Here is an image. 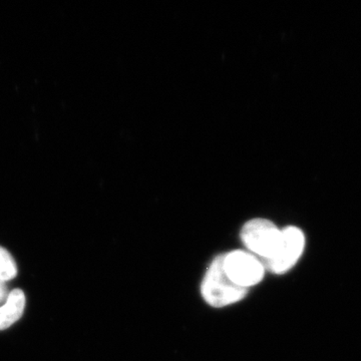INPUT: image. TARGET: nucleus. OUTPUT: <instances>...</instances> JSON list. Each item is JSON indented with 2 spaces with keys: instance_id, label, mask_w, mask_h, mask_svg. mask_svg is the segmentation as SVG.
<instances>
[{
  "instance_id": "nucleus-1",
  "label": "nucleus",
  "mask_w": 361,
  "mask_h": 361,
  "mask_svg": "<svg viewBox=\"0 0 361 361\" xmlns=\"http://www.w3.org/2000/svg\"><path fill=\"white\" fill-rule=\"evenodd\" d=\"M248 291L231 281L223 267V254L216 256L209 265L201 284V294L208 305L226 307L245 298Z\"/></svg>"
},
{
  "instance_id": "nucleus-2",
  "label": "nucleus",
  "mask_w": 361,
  "mask_h": 361,
  "mask_svg": "<svg viewBox=\"0 0 361 361\" xmlns=\"http://www.w3.org/2000/svg\"><path fill=\"white\" fill-rule=\"evenodd\" d=\"M223 267L231 281L247 290L260 283L265 276L263 261L245 250L223 254Z\"/></svg>"
},
{
  "instance_id": "nucleus-3",
  "label": "nucleus",
  "mask_w": 361,
  "mask_h": 361,
  "mask_svg": "<svg viewBox=\"0 0 361 361\" xmlns=\"http://www.w3.org/2000/svg\"><path fill=\"white\" fill-rule=\"evenodd\" d=\"M305 248V236L299 228L290 227L281 230L276 249L270 258L263 261L266 270L274 274L288 272L298 262Z\"/></svg>"
},
{
  "instance_id": "nucleus-4",
  "label": "nucleus",
  "mask_w": 361,
  "mask_h": 361,
  "mask_svg": "<svg viewBox=\"0 0 361 361\" xmlns=\"http://www.w3.org/2000/svg\"><path fill=\"white\" fill-rule=\"evenodd\" d=\"M281 230L269 220L253 219L247 222L241 230V239L247 250L261 260L272 256L279 242Z\"/></svg>"
},
{
  "instance_id": "nucleus-5",
  "label": "nucleus",
  "mask_w": 361,
  "mask_h": 361,
  "mask_svg": "<svg viewBox=\"0 0 361 361\" xmlns=\"http://www.w3.org/2000/svg\"><path fill=\"white\" fill-rule=\"evenodd\" d=\"M25 307V295L20 289L11 291L6 303L0 307V330L11 327L23 316Z\"/></svg>"
},
{
  "instance_id": "nucleus-6",
  "label": "nucleus",
  "mask_w": 361,
  "mask_h": 361,
  "mask_svg": "<svg viewBox=\"0 0 361 361\" xmlns=\"http://www.w3.org/2000/svg\"><path fill=\"white\" fill-rule=\"evenodd\" d=\"M18 274L16 261L11 254L4 247H0V280L8 281Z\"/></svg>"
},
{
  "instance_id": "nucleus-7",
  "label": "nucleus",
  "mask_w": 361,
  "mask_h": 361,
  "mask_svg": "<svg viewBox=\"0 0 361 361\" xmlns=\"http://www.w3.org/2000/svg\"><path fill=\"white\" fill-rule=\"evenodd\" d=\"M8 295L9 292L8 289H7L6 282L0 280V303L6 302Z\"/></svg>"
}]
</instances>
